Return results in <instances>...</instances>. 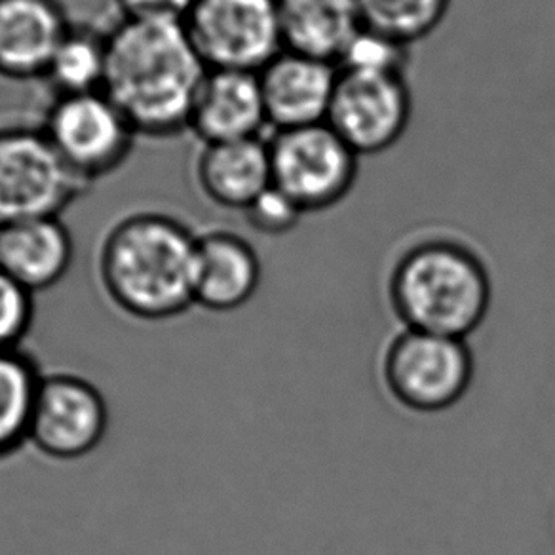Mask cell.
Returning <instances> with one entry per match:
<instances>
[{
    "label": "cell",
    "instance_id": "1",
    "mask_svg": "<svg viewBox=\"0 0 555 555\" xmlns=\"http://www.w3.org/2000/svg\"><path fill=\"white\" fill-rule=\"evenodd\" d=\"M208 75L183 24L124 22L107 29L103 92L139 138L170 139L189 131L191 111Z\"/></svg>",
    "mask_w": 555,
    "mask_h": 555
},
{
    "label": "cell",
    "instance_id": "2",
    "mask_svg": "<svg viewBox=\"0 0 555 555\" xmlns=\"http://www.w3.org/2000/svg\"><path fill=\"white\" fill-rule=\"evenodd\" d=\"M198 236L178 217L135 211L108 229L100 247L101 286L118 309L147 322L194 305Z\"/></svg>",
    "mask_w": 555,
    "mask_h": 555
},
{
    "label": "cell",
    "instance_id": "3",
    "mask_svg": "<svg viewBox=\"0 0 555 555\" xmlns=\"http://www.w3.org/2000/svg\"><path fill=\"white\" fill-rule=\"evenodd\" d=\"M390 302L405 330L466 340L491 307V278L459 240L434 236L409 246L390 274Z\"/></svg>",
    "mask_w": 555,
    "mask_h": 555
},
{
    "label": "cell",
    "instance_id": "4",
    "mask_svg": "<svg viewBox=\"0 0 555 555\" xmlns=\"http://www.w3.org/2000/svg\"><path fill=\"white\" fill-rule=\"evenodd\" d=\"M40 130L67 170L86 186L120 170L139 138L105 92L52 98Z\"/></svg>",
    "mask_w": 555,
    "mask_h": 555
},
{
    "label": "cell",
    "instance_id": "5",
    "mask_svg": "<svg viewBox=\"0 0 555 555\" xmlns=\"http://www.w3.org/2000/svg\"><path fill=\"white\" fill-rule=\"evenodd\" d=\"M269 149L272 185L305 216L339 206L358 181L360 156L327 122L272 131Z\"/></svg>",
    "mask_w": 555,
    "mask_h": 555
},
{
    "label": "cell",
    "instance_id": "6",
    "mask_svg": "<svg viewBox=\"0 0 555 555\" xmlns=\"http://www.w3.org/2000/svg\"><path fill=\"white\" fill-rule=\"evenodd\" d=\"M85 189L40 126H0V227L62 217Z\"/></svg>",
    "mask_w": 555,
    "mask_h": 555
},
{
    "label": "cell",
    "instance_id": "7",
    "mask_svg": "<svg viewBox=\"0 0 555 555\" xmlns=\"http://www.w3.org/2000/svg\"><path fill=\"white\" fill-rule=\"evenodd\" d=\"M183 27L208 70L261 73L284 50L276 0H194Z\"/></svg>",
    "mask_w": 555,
    "mask_h": 555
},
{
    "label": "cell",
    "instance_id": "8",
    "mask_svg": "<svg viewBox=\"0 0 555 555\" xmlns=\"http://www.w3.org/2000/svg\"><path fill=\"white\" fill-rule=\"evenodd\" d=\"M383 377L388 392L403 408L440 413L468 392L474 358L466 340L405 330L388 345Z\"/></svg>",
    "mask_w": 555,
    "mask_h": 555
},
{
    "label": "cell",
    "instance_id": "9",
    "mask_svg": "<svg viewBox=\"0 0 555 555\" xmlns=\"http://www.w3.org/2000/svg\"><path fill=\"white\" fill-rule=\"evenodd\" d=\"M411 116L413 93L405 75L339 69L327 124L360 158L396 147Z\"/></svg>",
    "mask_w": 555,
    "mask_h": 555
},
{
    "label": "cell",
    "instance_id": "10",
    "mask_svg": "<svg viewBox=\"0 0 555 555\" xmlns=\"http://www.w3.org/2000/svg\"><path fill=\"white\" fill-rule=\"evenodd\" d=\"M108 428L107 401L90 380L44 375L33 408L29 443L55 461H78L93 453Z\"/></svg>",
    "mask_w": 555,
    "mask_h": 555
},
{
    "label": "cell",
    "instance_id": "11",
    "mask_svg": "<svg viewBox=\"0 0 555 555\" xmlns=\"http://www.w3.org/2000/svg\"><path fill=\"white\" fill-rule=\"evenodd\" d=\"M267 122L274 131L327 122L339 67L312 55L282 50L257 73Z\"/></svg>",
    "mask_w": 555,
    "mask_h": 555
},
{
    "label": "cell",
    "instance_id": "12",
    "mask_svg": "<svg viewBox=\"0 0 555 555\" xmlns=\"http://www.w3.org/2000/svg\"><path fill=\"white\" fill-rule=\"evenodd\" d=\"M73 24L63 0H0V80L42 82Z\"/></svg>",
    "mask_w": 555,
    "mask_h": 555
},
{
    "label": "cell",
    "instance_id": "13",
    "mask_svg": "<svg viewBox=\"0 0 555 555\" xmlns=\"http://www.w3.org/2000/svg\"><path fill=\"white\" fill-rule=\"evenodd\" d=\"M267 126L257 73L208 70L189 120V131L201 145L262 138Z\"/></svg>",
    "mask_w": 555,
    "mask_h": 555
},
{
    "label": "cell",
    "instance_id": "14",
    "mask_svg": "<svg viewBox=\"0 0 555 555\" xmlns=\"http://www.w3.org/2000/svg\"><path fill=\"white\" fill-rule=\"evenodd\" d=\"M194 181L217 208L244 214L272 186L269 139L202 145L194 160Z\"/></svg>",
    "mask_w": 555,
    "mask_h": 555
},
{
    "label": "cell",
    "instance_id": "15",
    "mask_svg": "<svg viewBox=\"0 0 555 555\" xmlns=\"http://www.w3.org/2000/svg\"><path fill=\"white\" fill-rule=\"evenodd\" d=\"M261 284V261L254 246L231 231L198 236L194 305L211 312L244 307Z\"/></svg>",
    "mask_w": 555,
    "mask_h": 555
},
{
    "label": "cell",
    "instance_id": "16",
    "mask_svg": "<svg viewBox=\"0 0 555 555\" xmlns=\"http://www.w3.org/2000/svg\"><path fill=\"white\" fill-rule=\"evenodd\" d=\"M75 244L62 217L0 227V269L31 294L47 292L69 272Z\"/></svg>",
    "mask_w": 555,
    "mask_h": 555
},
{
    "label": "cell",
    "instance_id": "17",
    "mask_svg": "<svg viewBox=\"0 0 555 555\" xmlns=\"http://www.w3.org/2000/svg\"><path fill=\"white\" fill-rule=\"evenodd\" d=\"M284 48L337 65L362 31L356 0H276Z\"/></svg>",
    "mask_w": 555,
    "mask_h": 555
},
{
    "label": "cell",
    "instance_id": "18",
    "mask_svg": "<svg viewBox=\"0 0 555 555\" xmlns=\"http://www.w3.org/2000/svg\"><path fill=\"white\" fill-rule=\"evenodd\" d=\"M107 75V29L95 25H70L52 55L42 82L52 98L103 92Z\"/></svg>",
    "mask_w": 555,
    "mask_h": 555
},
{
    "label": "cell",
    "instance_id": "19",
    "mask_svg": "<svg viewBox=\"0 0 555 555\" xmlns=\"http://www.w3.org/2000/svg\"><path fill=\"white\" fill-rule=\"evenodd\" d=\"M31 356L0 350V461L29 443L33 408L42 380Z\"/></svg>",
    "mask_w": 555,
    "mask_h": 555
},
{
    "label": "cell",
    "instance_id": "20",
    "mask_svg": "<svg viewBox=\"0 0 555 555\" xmlns=\"http://www.w3.org/2000/svg\"><path fill=\"white\" fill-rule=\"evenodd\" d=\"M363 27L413 47L438 31L453 0H356Z\"/></svg>",
    "mask_w": 555,
    "mask_h": 555
},
{
    "label": "cell",
    "instance_id": "21",
    "mask_svg": "<svg viewBox=\"0 0 555 555\" xmlns=\"http://www.w3.org/2000/svg\"><path fill=\"white\" fill-rule=\"evenodd\" d=\"M411 62V47L390 39L383 33L362 27L347 50L340 55L337 67L352 73L370 75H405Z\"/></svg>",
    "mask_w": 555,
    "mask_h": 555
},
{
    "label": "cell",
    "instance_id": "22",
    "mask_svg": "<svg viewBox=\"0 0 555 555\" xmlns=\"http://www.w3.org/2000/svg\"><path fill=\"white\" fill-rule=\"evenodd\" d=\"M35 318V294L0 269V350H17Z\"/></svg>",
    "mask_w": 555,
    "mask_h": 555
},
{
    "label": "cell",
    "instance_id": "23",
    "mask_svg": "<svg viewBox=\"0 0 555 555\" xmlns=\"http://www.w3.org/2000/svg\"><path fill=\"white\" fill-rule=\"evenodd\" d=\"M305 216L286 194L272 185L244 211L247 224L262 236H284Z\"/></svg>",
    "mask_w": 555,
    "mask_h": 555
},
{
    "label": "cell",
    "instance_id": "24",
    "mask_svg": "<svg viewBox=\"0 0 555 555\" xmlns=\"http://www.w3.org/2000/svg\"><path fill=\"white\" fill-rule=\"evenodd\" d=\"M194 0H113L118 20L124 22H168L183 24Z\"/></svg>",
    "mask_w": 555,
    "mask_h": 555
}]
</instances>
